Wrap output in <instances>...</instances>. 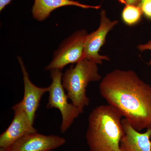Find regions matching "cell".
Listing matches in <instances>:
<instances>
[{
  "label": "cell",
  "mask_w": 151,
  "mask_h": 151,
  "mask_svg": "<svg viewBox=\"0 0 151 151\" xmlns=\"http://www.w3.org/2000/svg\"><path fill=\"white\" fill-rule=\"evenodd\" d=\"M101 96L139 132L151 127V86L134 70L116 69L100 82Z\"/></svg>",
  "instance_id": "cell-1"
},
{
  "label": "cell",
  "mask_w": 151,
  "mask_h": 151,
  "mask_svg": "<svg viewBox=\"0 0 151 151\" xmlns=\"http://www.w3.org/2000/svg\"><path fill=\"white\" fill-rule=\"evenodd\" d=\"M123 117L119 110L109 104L91 111L86 134L89 151H122L120 143L125 134Z\"/></svg>",
  "instance_id": "cell-2"
},
{
  "label": "cell",
  "mask_w": 151,
  "mask_h": 151,
  "mask_svg": "<svg viewBox=\"0 0 151 151\" xmlns=\"http://www.w3.org/2000/svg\"><path fill=\"white\" fill-rule=\"evenodd\" d=\"M97 65L94 61L84 58L75 66L68 68L63 74L62 85L68 98L81 113L90 102L86 94L88 84L100 81L102 78Z\"/></svg>",
  "instance_id": "cell-3"
},
{
  "label": "cell",
  "mask_w": 151,
  "mask_h": 151,
  "mask_svg": "<svg viewBox=\"0 0 151 151\" xmlns=\"http://www.w3.org/2000/svg\"><path fill=\"white\" fill-rule=\"evenodd\" d=\"M50 71L52 82L48 86L49 97L46 108L59 110L62 117L60 132L64 133L82 113L75 105L68 103L69 98L62 85V70L55 69Z\"/></svg>",
  "instance_id": "cell-4"
},
{
  "label": "cell",
  "mask_w": 151,
  "mask_h": 151,
  "mask_svg": "<svg viewBox=\"0 0 151 151\" xmlns=\"http://www.w3.org/2000/svg\"><path fill=\"white\" fill-rule=\"evenodd\" d=\"M87 34L86 30H79L63 41L45 70H62L66 65L77 63L84 58V42Z\"/></svg>",
  "instance_id": "cell-5"
},
{
  "label": "cell",
  "mask_w": 151,
  "mask_h": 151,
  "mask_svg": "<svg viewBox=\"0 0 151 151\" xmlns=\"http://www.w3.org/2000/svg\"><path fill=\"white\" fill-rule=\"evenodd\" d=\"M119 22L111 20L107 16L106 11L102 9L100 12V23L96 30L88 34L84 44V58L101 64L103 60H110L108 56L100 54L99 52L105 43L108 33L115 27Z\"/></svg>",
  "instance_id": "cell-6"
},
{
  "label": "cell",
  "mask_w": 151,
  "mask_h": 151,
  "mask_svg": "<svg viewBox=\"0 0 151 151\" xmlns=\"http://www.w3.org/2000/svg\"><path fill=\"white\" fill-rule=\"evenodd\" d=\"M12 109L14 118L7 129L0 136V147L8 148L25 135L37 132L20 102L14 105Z\"/></svg>",
  "instance_id": "cell-7"
},
{
  "label": "cell",
  "mask_w": 151,
  "mask_h": 151,
  "mask_svg": "<svg viewBox=\"0 0 151 151\" xmlns=\"http://www.w3.org/2000/svg\"><path fill=\"white\" fill-rule=\"evenodd\" d=\"M65 143L66 140L62 137L43 135L37 132L25 135L9 148V151H51Z\"/></svg>",
  "instance_id": "cell-8"
},
{
  "label": "cell",
  "mask_w": 151,
  "mask_h": 151,
  "mask_svg": "<svg viewBox=\"0 0 151 151\" xmlns=\"http://www.w3.org/2000/svg\"><path fill=\"white\" fill-rule=\"evenodd\" d=\"M18 59L21 68L24 85L23 98L20 102L30 121L34 124L41 100L44 94L48 92V87H38L35 85L30 79L22 59L20 57H18Z\"/></svg>",
  "instance_id": "cell-9"
},
{
  "label": "cell",
  "mask_w": 151,
  "mask_h": 151,
  "mask_svg": "<svg viewBox=\"0 0 151 151\" xmlns=\"http://www.w3.org/2000/svg\"><path fill=\"white\" fill-rule=\"evenodd\" d=\"M125 134L121 143L122 151H151V127L145 133L135 129L126 119H122Z\"/></svg>",
  "instance_id": "cell-10"
},
{
  "label": "cell",
  "mask_w": 151,
  "mask_h": 151,
  "mask_svg": "<svg viewBox=\"0 0 151 151\" xmlns=\"http://www.w3.org/2000/svg\"><path fill=\"white\" fill-rule=\"evenodd\" d=\"M32 8L33 17L35 19L42 21L50 15L55 10L66 6H75L84 9H99L101 6L84 4L73 0H34Z\"/></svg>",
  "instance_id": "cell-11"
},
{
  "label": "cell",
  "mask_w": 151,
  "mask_h": 151,
  "mask_svg": "<svg viewBox=\"0 0 151 151\" xmlns=\"http://www.w3.org/2000/svg\"><path fill=\"white\" fill-rule=\"evenodd\" d=\"M142 14L139 6L126 5L122 12V19L128 25H133L139 21Z\"/></svg>",
  "instance_id": "cell-12"
},
{
  "label": "cell",
  "mask_w": 151,
  "mask_h": 151,
  "mask_svg": "<svg viewBox=\"0 0 151 151\" xmlns=\"http://www.w3.org/2000/svg\"><path fill=\"white\" fill-rule=\"evenodd\" d=\"M139 6L142 9L143 14L148 18L151 19V0H143Z\"/></svg>",
  "instance_id": "cell-13"
},
{
  "label": "cell",
  "mask_w": 151,
  "mask_h": 151,
  "mask_svg": "<svg viewBox=\"0 0 151 151\" xmlns=\"http://www.w3.org/2000/svg\"><path fill=\"white\" fill-rule=\"evenodd\" d=\"M137 48L139 51L142 52L146 51H151V39L146 43L138 45Z\"/></svg>",
  "instance_id": "cell-14"
},
{
  "label": "cell",
  "mask_w": 151,
  "mask_h": 151,
  "mask_svg": "<svg viewBox=\"0 0 151 151\" xmlns=\"http://www.w3.org/2000/svg\"><path fill=\"white\" fill-rule=\"evenodd\" d=\"M120 2L125 5L139 6L141 0H119Z\"/></svg>",
  "instance_id": "cell-15"
},
{
  "label": "cell",
  "mask_w": 151,
  "mask_h": 151,
  "mask_svg": "<svg viewBox=\"0 0 151 151\" xmlns=\"http://www.w3.org/2000/svg\"><path fill=\"white\" fill-rule=\"evenodd\" d=\"M13 0H0V11H1Z\"/></svg>",
  "instance_id": "cell-16"
},
{
  "label": "cell",
  "mask_w": 151,
  "mask_h": 151,
  "mask_svg": "<svg viewBox=\"0 0 151 151\" xmlns=\"http://www.w3.org/2000/svg\"><path fill=\"white\" fill-rule=\"evenodd\" d=\"M0 151H9V148H6L0 147Z\"/></svg>",
  "instance_id": "cell-17"
},
{
  "label": "cell",
  "mask_w": 151,
  "mask_h": 151,
  "mask_svg": "<svg viewBox=\"0 0 151 151\" xmlns=\"http://www.w3.org/2000/svg\"><path fill=\"white\" fill-rule=\"evenodd\" d=\"M147 65H150V66H151V60H149V62L147 63Z\"/></svg>",
  "instance_id": "cell-18"
},
{
  "label": "cell",
  "mask_w": 151,
  "mask_h": 151,
  "mask_svg": "<svg viewBox=\"0 0 151 151\" xmlns=\"http://www.w3.org/2000/svg\"><path fill=\"white\" fill-rule=\"evenodd\" d=\"M143 1V0H141V2H142V1ZM139 5H140V4H139Z\"/></svg>",
  "instance_id": "cell-19"
},
{
  "label": "cell",
  "mask_w": 151,
  "mask_h": 151,
  "mask_svg": "<svg viewBox=\"0 0 151 151\" xmlns=\"http://www.w3.org/2000/svg\"><path fill=\"white\" fill-rule=\"evenodd\" d=\"M150 139H151V135Z\"/></svg>",
  "instance_id": "cell-20"
},
{
  "label": "cell",
  "mask_w": 151,
  "mask_h": 151,
  "mask_svg": "<svg viewBox=\"0 0 151 151\" xmlns=\"http://www.w3.org/2000/svg\"></svg>",
  "instance_id": "cell-21"
}]
</instances>
